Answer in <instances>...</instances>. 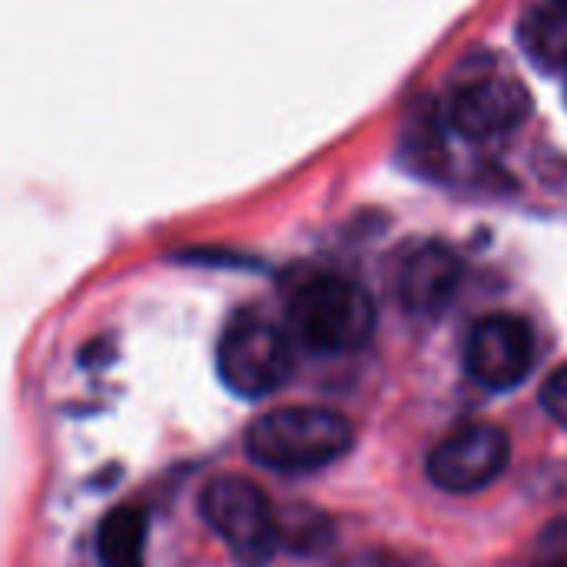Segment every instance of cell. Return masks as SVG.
Here are the masks:
<instances>
[{
    "instance_id": "6da1fadb",
    "label": "cell",
    "mask_w": 567,
    "mask_h": 567,
    "mask_svg": "<svg viewBox=\"0 0 567 567\" xmlns=\"http://www.w3.org/2000/svg\"><path fill=\"white\" fill-rule=\"evenodd\" d=\"M352 449V425L316 405H292L259 415L246 432V452L269 472L306 475L332 465Z\"/></svg>"
},
{
    "instance_id": "7a4b0ae2",
    "label": "cell",
    "mask_w": 567,
    "mask_h": 567,
    "mask_svg": "<svg viewBox=\"0 0 567 567\" xmlns=\"http://www.w3.org/2000/svg\"><path fill=\"white\" fill-rule=\"evenodd\" d=\"M289 326L306 349L346 355L372 339L375 302L355 279L336 272L312 276L289 299Z\"/></svg>"
},
{
    "instance_id": "3957f363",
    "label": "cell",
    "mask_w": 567,
    "mask_h": 567,
    "mask_svg": "<svg viewBox=\"0 0 567 567\" xmlns=\"http://www.w3.org/2000/svg\"><path fill=\"white\" fill-rule=\"evenodd\" d=\"M199 512L243 567H266L279 551L276 508L246 475H216L203 488Z\"/></svg>"
},
{
    "instance_id": "277c9868",
    "label": "cell",
    "mask_w": 567,
    "mask_h": 567,
    "mask_svg": "<svg viewBox=\"0 0 567 567\" xmlns=\"http://www.w3.org/2000/svg\"><path fill=\"white\" fill-rule=\"evenodd\" d=\"M216 372L223 385L239 399L272 395L292 372L289 342L269 319L256 312L236 316L216 349Z\"/></svg>"
},
{
    "instance_id": "5b68a950",
    "label": "cell",
    "mask_w": 567,
    "mask_h": 567,
    "mask_svg": "<svg viewBox=\"0 0 567 567\" xmlns=\"http://www.w3.org/2000/svg\"><path fill=\"white\" fill-rule=\"evenodd\" d=\"M512 442L498 425L472 422L445 435L429 455V478L449 495H475L508 468Z\"/></svg>"
},
{
    "instance_id": "8992f818",
    "label": "cell",
    "mask_w": 567,
    "mask_h": 567,
    "mask_svg": "<svg viewBox=\"0 0 567 567\" xmlns=\"http://www.w3.org/2000/svg\"><path fill=\"white\" fill-rule=\"evenodd\" d=\"M535 365V332L525 319L495 312L475 322L465 342V369L468 375L492 389L512 392L518 389Z\"/></svg>"
},
{
    "instance_id": "52a82bcc",
    "label": "cell",
    "mask_w": 567,
    "mask_h": 567,
    "mask_svg": "<svg viewBox=\"0 0 567 567\" xmlns=\"http://www.w3.org/2000/svg\"><path fill=\"white\" fill-rule=\"evenodd\" d=\"M532 93L518 76H478L449 100V123L465 140H495L532 116Z\"/></svg>"
},
{
    "instance_id": "ba28073f",
    "label": "cell",
    "mask_w": 567,
    "mask_h": 567,
    "mask_svg": "<svg viewBox=\"0 0 567 567\" xmlns=\"http://www.w3.org/2000/svg\"><path fill=\"white\" fill-rule=\"evenodd\" d=\"M462 259L442 246V243H429L422 249H415L405 266H402V279H399V296L402 306L412 316H439L458 292L462 286Z\"/></svg>"
},
{
    "instance_id": "9c48e42d",
    "label": "cell",
    "mask_w": 567,
    "mask_h": 567,
    "mask_svg": "<svg viewBox=\"0 0 567 567\" xmlns=\"http://www.w3.org/2000/svg\"><path fill=\"white\" fill-rule=\"evenodd\" d=\"M150 518L140 505H116L96 528V555L103 567H143Z\"/></svg>"
},
{
    "instance_id": "30bf717a",
    "label": "cell",
    "mask_w": 567,
    "mask_h": 567,
    "mask_svg": "<svg viewBox=\"0 0 567 567\" xmlns=\"http://www.w3.org/2000/svg\"><path fill=\"white\" fill-rule=\"evenodd\" d=\"M276 525H279V548H286L292 555H302V558L322 555L336 538V525L329 522V515L312 508V505L279 508Z\"/></svg>"
},
{
    "instance_id": "8fae6325",
    "label": "cell",
    "mask_w": 567,
    "mask_h": 567,
    "mask_svg": "<svg viewBox=\"0 0 567 567\" xmlns=\"http://www.w3.org/2000/svg\"><path fill=\"white\" fill-rule=\"evenodd\" d=\"M522 40L528 47V53L545 66V70H567V13H551L542 10L535 17L525 20L522 27Z\"/></svg>"
},
{
    "instance_id": "7c38bea8",
    "label": "cell",
    "mask_w": 567,
    "mask_h": 567,
    "mask_svg": "<svg viewBox=\"0 0 567 567\" xmlns=\"http://www.w3.org/2000/svg\"><path fill=\"white\" fill-rule=\"evenodd\" d=\"M528 567H567V518L551 522L538 535Z\"/></svg>"
},
{
    "instance_id": "4fadbf2b",
    "label": "cell",
    "mask_w": 567,
    "mask_h": 567,
    "mask_svg": "<svg viewBox=\"0 0 567 567\" xmlns=\"http://www.w3.org/2000/svg\"><path fill=\"white\" fill-rule=\"evenodd\" d=\"M542 409L548 412L551 422L567 429V365L551 372L542 385Z\"/></svg>"
},
{
    "instance_id": "5bb4252c",
    "label": "cell",
    "mask_w": 567,
    "mask_h": 567,
    "mask_svg": "<svg viewBox=\"0 0 567 567\" xmlns=\"http://www.w3.org/2000/svg\"><path fill=\"white\" fill-rule=\"evenodd\" d=\"M339 567H405V561L395 558L392 551H359V555L346 558Z\"/></svg>"
},
{
    "instance_id": "9a60e30c",
    "label": "cell",
    "mask_w": 567,
    "mask_h": 567,
    "mask_svg": "<svg viewBox=\"0 0 567 567\" xmlns=\"http://www.w3.org/2000/svg\"><path fill=\"white\" fill-rule=\"evenodd\" d=\"M565 96H567V70H565Z\"/></svg>"
},
{
    "instance_id": "2e32d148",
    "label": "cell",
    "mask_w": 567,
    "mask_h": 567,
    "mask_svg": "<svg viewBox=\"0 0 567 567\" xmlns=\"http://www.w3.org/2000/svg\"><path fill=\"white\" fill-rule=\"evenodd\" d=\"M558 3H561V7H567V0H558Z\"/></svg>"
}]
</instances>
